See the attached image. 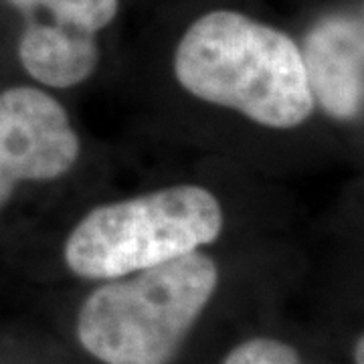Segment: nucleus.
<instances>
[{
  "label": "nucleus",
  "mask_w": 364,
  "mask_h": 364,
  "mask_svg": "<svg viewBox=\"0 0 364 364\" xmlns=\"http://www.w3.org/2000/svg\"><path fill=\"white\" fill-rule=\"evenodd\" d=\"M81 154L67 109L39 87H9L0 93V208L18 184L65 176Z\"/></svg>",
  "instance_id": "obj_4"
},
{
  "label": "nucleus",
  "mask_w": 364,
  "mask_h": 364,
  "mask_svg": "<svg viewBox=\"0 0 364 364\" xmlns=\"http://www.w3.org/2000/svg\"><path fill=\"white\" fill-rule=\"evenodd\" d=\"M223 229L217 196L174 184L90 210L67 237L63 259L77 277L107 282L207 247Z\"/></svg>",
  "instance_id": "obj_3"
},
{
  "label": "nucleus",
  "mask_w": 364,
  "mask_h": 364,
  "mask_svg": "<svg viewBox=\"0 0 364 364\" xmlns=\"http://www.w3.org/2000/svg\"><path fill=\"white\" fill-rule=\"evenodd\" d=\"M223 364H301V358L282 340L251 338L229 352Z\"/></svg>",
  "instance_id": "obj_8"
},
{
  "label": "nucleus",
  "mask_w": 364,
  "mask_h": 364,
  "mask_svg": "<svg viewBox=\"0 0 364 364\" xmlns=\"http://www.w3.org/2000/svg\"><path fill=\"white\" fill-rule=\"evenodd\" d=\"M174 75L196 100L272 130L298 128L316 109L298 43L235 11H213L188 26Z\"/></svg>",
  "instance_id": "obj_1"
},
{
  "label": "nucleus",
  "mask_w": 364,
  "mask_h": 364,
  "mask_svg": "<svg viewBox=\"0 0 364 364\" xmlns=\"http://www.w3.org/2000/svg\"><path fill=\"white\" fill-rule=\"evenodd\" d=\"M314 105L336 122L360 119L364 109V25L356 14H330L299 47Z\"/></svg>",
  "instance_id": "obj_5"
},
{
  "label": "nucleus",
  "mask_w": 364,
  "mask_h": 364,
  "mask_svg": "<svg viewBox=\"0 0 364 364\" xmlns=\"http://www.w3.org/2000/svg\"><path fill=\"white\" fill-rule=\"evenodd\" d=\"M26 14H51L55 25L95 35L116 18L119 0H9Z\"/></svg>",
  "instance_id": "obj_7"
},
{
  "label": "nucleus",
  "mask_w": 364,
  "mask_h": 364,
  "mask_svg": "<svg viewBox=\"0 0 364 364\" xmlns=\"http://www.w3.org/2000/svg\"><path fill=\"white\" fill-rule=\"evenodd\" d=\"M354 363L364 364V338L360 336L356 346H354Z\"/></svg>",
  "instance_id": "obj_9"
},
{
  "label": "nucleus",
  "mask_w": 364,
  "mask_h": 364,
  "mask_svg": "<svg viewBox=\"0 0 364 364\" xmlns=\"http://www.w3.org/2000/svg\"><path fill=\"white\" fill-rule=\"evenodd\" d=\"M219 286L200 251L107 279L83 301L77 338L104 364H170Z\"/></svg>",
  "instance_id": "obj_2"
},
{
  "label": "nucleus",
  "mask_w": 364,
  "mask_h": 364,
  "mask_svg": "<svg viewBox=\"0 0 364 364\" xmlns=\"http://www.w3.org/2000/svg\"><path fill=\"white\" fill-rule=\"evenodd\" d=\"M18 59L41 85L71 90L95 73L100 47L93 35L75 28L33 21L18 43Z\"/></svg>",
  "instance_id": "obj_6"
}]
</instances>
